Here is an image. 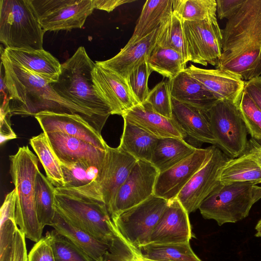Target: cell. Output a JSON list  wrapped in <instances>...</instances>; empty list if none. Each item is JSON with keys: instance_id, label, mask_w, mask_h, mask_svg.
Masks as SVG:
<instances>
[{"instance_id": "cell-1", "label": "cell", "mask_w": 261, "mask_h": 261, "mask_svg": "<svg viewBox=\"0 0 261 261\" xmlns=\"http://www.w3.org/2000/svg\"><path fill=\"white\" fill-rule=\"evenodd\" d=\"M1 58L12 116H34L43 111L75 114L101 134L108 118L96 115L62 97L50 83L10 60L2 50Z\"/></svg>"}, {"instance_id": "cell-2", "label": "cell", "mask_w": 261, "mask_h": 261, "mask_svg": "<svg viewBox=\"0 0 261 261\" xmlns=\"http://www.w3.org/2000/svg\"><path fill=\"white\" fill-rule=\"evenodd\" d=\"M222 52L216 69L245 81L261 75V0H245L222 30Z\"/></svg>"}, {"instance_id": "cell-3", "label": "cell", "mask_w": 261, "mask_h": 261, "mask_svg": "<svg viewBox=\"0 0 261 261\" xmlns=\"http://www.w3.org/2000/svg\"><path fill=\"white\" fill-rule=\"evenodd\" d=\"M56 211L67 222L109 247L107 261H136L138 249L118 231L104 202L55 187Z\"/></svg>"}, {"instance_id": "cell-4", "label": "cell", "mask_w": 261, "mask_h": 261, "mask_svg": "<svg viewBox=\"0 0 261 261\" xmlns=\"http://www.w3.org/2000/svg\"><path fill=\"white\" fill-rule=\"evenodd\" d=\"M83 46L61 64L57 82L50 83L62 97L98 116L108 118L112 115L109 106L95 91L92 72L95 66Z\"/></svg>"}, {"instance_id": "cell-5", "label": "cell", "mask_w": 261, "mask_h": 261, "mask_svg": "<svg viewBox=\"0 0 261 261\" xmlns=\"http://www.w3.org/2000/svg\"><path fill=\"white\" fill-rule=\"evenodd\" d=\"M28 146L19 147L9 156L10 173L16 194L15 222L25 238L37 242L42 238L41 227L36 214L35 178L39 170L38 159Z\"/></svg>"}, {"instance_id": "cell-6", "label": "cell", "mask_w": 261, "mask_h": 261, "mask_svg": "<svg viewBox=\"0 0 261 261\" xmlns=\"http://www.w3.org/2000/svg\"><path fill=\"white\" fill-rule=\"evenodd\" d=\"M45 30L31 0L0 1V41L6 48H43Z\"/></svg>"}, {"instance_id": "cell-7", "label": "cell", "mask_w": 261, "mask_h": 261, "mask_svg": "<svg viewBox=\"0 0 261 261\" xmlns=\"http://www.w3.org/2000/svg\"><path fill=\"white\" fill-rule=\"evenodd\" d=\"M261 199V187L251 183H221L202 202L200 212L218 225L236 223L246 218L253 205Z\"/></svg>"}, {"instance_id": "cell-8", "label": "cell", "mask_w": 261, "mask_h": 261, "mask_svg": "<svg viewBox=\"0 0 261 261\" xmlns=\"http://www.w3.org/2000/svg\"><path fill=\"white\" fill-rule=\"evenodd\" d=\"M137 162L119 147L109 146L103 167L96 179L80 188H59L64 192L102 201L108 210Z\"/></svg>"}, {"instance_id": "cell-9", "label": "cell", "mask_w": 261, "mask_h": 261, "mask_svg": "<svg viewBox=\"0 0 261 261\" xmlns=\"http://www.w3.org/2000/svg\"><path fill=\"white\" fill-rule=\"evenodd\" d=\"M205 111L216 140V146L231 158L245 153L248 133L238 106L220 99Z\"/></svg>"}, {"instance_id": "cell-10", "label": "cell", "mask_w": 261, "mask_h": 261, "mask_svg": "<svg viewBox=\"0 0 261 261\" xmlns=\"http://www.w3.org/2000/svg\"><path fill=\"white\" fill-rule=\"evenodd\" d=\"M169 201L154 195L112 219L119 233L137 248L150 242L152 232Z\"/></svg>"}, {"instance_id": "cell-11", "label": "cell", "mask_w": 261, "mask_h": 261, "mask_svg": "<svg viewBox=\"0 0 261 261\" xmlns=\"http://www.w3.org/2000/svg\"><path fill=\"white\" fill-rule=\"evenodd\" d=\"M31 1L45 32L81 29L94 9L92 0Z\"/></svg>"}, {"instance_id": "cell-12", "label": "cell", "mask_w": 261, "mask_h": 261, "mask_svg": "<svg viewBox=\"0 0 261 261\" xmlns=\"http://www.w3.org/2000/svg\"><path fill=\"white\" fill-rule=\"evenodd\" d=\"M190 62L207 66L217 65L222 52L223 36L216 16L182 22Z\"/></svg>"}, {"instance_id": "cell-13", "label": "cell", "mask_w": 261, "mask_h": 261, "mask_svg": "<svg viewBox=\"0 0 261 261\" xmlns=\"http://www.w3.org/2000/svg\"><path fill=\"white\" fill-rule=\"evenodd\" d=\"M228 160L227 155L218 147L211 146V152L205 163L176 197L189 214L198 209L202 202L220 184V173Z\"/></svg>"}, {"instance_id": "cell-14", "label": "cell", "mask_w": 261, "mask_h": 261, "mask_svg": "<svg viewBox=\"0 0 261 261\" xmlns=\"http://www.w3.org/2000/svg\"><path fill=\"white\" fill-rule=\"evenodd\" d=\"M159 173L150 162L137 161L108 210L111 219L153 195Z\"/></svg>"}, {"instance_id": "cell-15", "label": "cell", "mask_w": 261, "mask_h": 261, "mask_svg": "<svg viewBox=\"0 0 261 261\" xmlns=\"http://www.w3.org/2000/svg\"><path fill=\"white\" fill-rule=\"evenodd\" d=\"M92 76L95 91L109 106L112 115L122 116L139 104L128 81L111 70L96 64Z\"/></svg>"}, {"instance_id": "cell-16", "label": "cell", "mask_w": 261, "mask_h": 261, "mask_svg": "<svg viewBox=\"0 0 261 261\" xmlns=\"http://www.w3.org/2000/svg\"><path fill=\"white\" fill-rule=\"evenodd\" d=\"M211 146L198 148L191 155L168 169L160 172L156 178L154 195L171 200L176 198L193 175L203 165Z\"/></svg>"}, {"instance_id": "cell-17", "label": "cell", "mask_w": 261, "mask_h": 261, "mask_svg": "<svg viewBox=\"0 0 261 261\" xmlns=\"http://www.w3.org/2000/svg\"><path fill=\"white\" fill-rule=\"evenodd\" d=\"M34 117L45 133H63L84 140L100 149H108L109 146L101 135L77 114L43 111Z\"/></svg>"}, {"instance_id": "cell-18", "label": "cell", "mask_w": 261, "mask_h": 261, "mask_svg": "<svg viewBox=\"0 0 261 261\" xmlns=\"http://www.w3.org/2000/svg\"><path fill=\"white\" fill-rule=\"evenodd\" d=\"M185 71L200 82L218 100H226L239 105L245 84L240 76L219 69H203L192 64Z\"/></svg>"}, {"instance_id": "cell-19", "label": "cell", "mask_w": 261, "mask_h": 261, "mask_svg": "<svg viewBox=\"0 0 261 261\" xmlns=\"http://www.w3.org/2000/svg\"><path fill=\"white\" fill-rule=\"evenodd\" d=\"M192 237L189 213L176 198L169 200L152 232L150 242L185 243Z\"/></svg>"}, {"instance_id": "cell-20", "label": "cell", "mask_w": 261, "mask_h": 261, "mask_svg": "<svg viewBox=\"0 0 261 261\" xmlns=\"http://www.w3.org/2000/svg\"><path fill=\"white\" fill-rule=\"evenodd\" d=\"M51 146L62 164L89 162L100 167L104 164L107 150L60 133H46Z\"/></svg>"}, {"instance_id": "cell-21", "label": "cell", "mask_w": 261, "mask_h": 261, "mask_svg": "<svg viewBox=\"0 0 261 261\" xmlns=\"http://www.w3.org/2000/svg\"><path fill=\"white\" fill-rule=\"evenodd\" d=\"M172 119L185 137L216 145L206 111L172 98Z\"/></svg>"}, {"instance_id": "cell-22", "label": "cell", "mask_w": 261, "mask_h": 261, "mask_svg": "<svg viewBox=\"0 0 261 261\" xmlns=\"http://www.w3.org/2000/svg\"><path fill=\"white\" fill-rule=\"evenodd\" d=\"M123 120L137 126L156 138H178L185 136L173 119L154 111L147 103L138 104L124 114Z\"/></svg>"}, {"instance_id": "cell-23", "label": "cell", "mask_w": 261, "mask_h": 261, "mask_svg": "<svg viewBox=\"0 0 261 261\" xmlns=\"http://www.w3.org/2000/svg\"><path fill=\"white\" fill-rule=\"evenodd\" d=\"M159 29L137 42L126 44L111 59L96 61L95 63L111 70L127 81L130 73L147 59L154 47Z\"/></svg>"}, {"instance_id": "cell-24", "label": "cell", "mask_w": 261, "mask_h": 261, "mask_svg": "<svg viewBox=\"0 0 261 261\" xmlns=\"http://www.w3.org/2000/svg\"><path fill=\"white\" fill-rule=\"evenodd\" d=\"M1 50L10 60L49 83L58 81L61 72L62 64L44 49L28 50L5 48Z\"/></svg>"}, {"instance_id": "cell-25", "label": "cell", "mask_w": 261, "mask_h": 261, "mask_svg": "<svg viewBox=\"0 0 261 261\" xmlns=\"http://www.w3.org/2000/svg\"><path fill=\"white\" fill-rule=\"evenodd\" d=\"M168 81L172 98L180 102L206 111L218 100L200 82L185 71Z\"/></svg>"}, {"instance_id": "cell-26", "label": "cell", "mask_w": 261, "mask_h": 261, "mask_svg": "<svg viewBox=\"0 0 261 261\" xmlns=\"http://www.w3.org/2000/svg\"><path fill=\"white\" fill-rule=\"evenodd\" d=\"M50 226L71 241L96 261H107L108 246L71 225L56 211Z\"/></svg>"}, {"instance_id": "cell-27", "label": "cell", "mask_w": 261, "mask_h": 261, "mask_svg": "<svg viewBox=\"0 0 261 261\" xmlns=\"http://www.w3.org/2000/svg\"><path fill=\"white\" fill-rule=\"evenodd\" d=\"M172 12L173 0L146 1L133 34L126 44L137 42L159 29Z\"/></svg>"}, {"instance_id": "cell-28", "label": "cell", "mask_w": 261, "mask_h": 261, "mask_svg": "<svg viewBox=\"0 0 261 261\" xmlns=\"http://www.w3.org/2000/svg\"><path fill=\"white\" fill-rule=\"evenodd\" d=\"M196 149L197 148L188 143L184 139H158L150 163L160 172H162L191 155Z\"/></svg>"}, {"instance_id": "cell-29", "label": "cell", "mask_w": 261, "mask_h": 261, "mask_svg": "<svg viewBox=\"0 0 261 261\" xmlns=\"http://www.w3.org/2000/svg\"><path fill=\"white\" fill-rule=\"evenodd\" d=\"M220 181L222 185L247 182L261 183V168L247 152L236 158L228 159L222 168Z\"/></svg>"}, {"instance_id": "cell-30", "label": "cell", "mask_w": 261, "mask_h": 261, "mask_svg": "<svg viewBox=\"0 0 261 261\" xmlns=\"http://www.w3.org/2000/svg\"><path fill=\"white\" fill-rule=\"evenodd\" d=\"M123 120V130L118 147L137 161L150 162L158 138L126 120Z\"/></svg>"}, {"instance_id": "cell-31", "label": "cell", "mask_w": 261, "mask_h": 261, "mask_svg": "<svg viewBox=\"0 0 261 261\" xmlns=\"http://www.w3.org/2000/svg\"><path fill=\"white\" fill-rule=\"evenodd\" d=\"M138 249L143 257L155 261H202L193 251L190 242H150Z\"/></svg>"}, {"instance_id": "cell-32", "label": "cell", "mask_w": 261, "mask_h": 261, "mask_svg": "<svg viewBox=\"0 0 261 261\" xmlns=\"http://www.w3.org/2000/svg\"><path fill=\"white\" fill-rule=\"evenodd\" d=\"M30 144L36 153L46 173V177L55 187H62L64 182L61 163L53 149L45 133L32 137Z\"/></svg>"}, {"instance_id": "cell-33", "label": "cell", "mask_w": 261, "mask_h": 261, "mask_svg": "<svg viewBox=\"0 0 261 261\" xmlns=\"http://www.w3.org/2000/svg\"><path fill=\"white\" fill-rule=\"evenodd\" d=\"M152 71H155L168 80H172L185 71L187 63L176 50L155 45L147 58Z\"/></svg>"}, {"instance_id": "cell-34", "label": "cell", "mask_w": 261, "mask_h": 261, "mask_svg": "<svg viewBox=\"0 0 261 261\" xmlns=\"http://www.w3.org/2000/svg\"><path fill=\"white\" fill-rule=\"evenodd\" d=\"M35 201L38 221L43 229L50 226L56 213L55 187L40 171L35 178Z\"/></svg>"}, {"instance_id": "cell-35", "label": "cell", "mask_w": 261, "mask_h": 261, "mask_svg": "<svg viewBox=\"0 0 261 261\" xmlns=\"http://www.w3.org/2000/svg\"><path fill=\"white\" fill-rule=\"evenodd\" d=\"M156 44L176 50L181 55L186 63L190 62L184 34L182 22L173 12L160 25Z\"/></svg>"}, {"instance_id": "cell-36", "label": "cell", "mask_w": 261, "mask_h": 261, "mask_svg": "<svg viewBox=\"0 0 261 261\" xmlns=\"http://www.w3.org/2000/svg\"><path fill=\"white\" fill-rule=\"evenodd\" d=\"M216 12L215 0H173V13L182 22L216 16Z\"/></svg>"}, {"instance_id": "cell-37", "label": "cell", "mask_w": 261, "mask_h": 261, "mask_svg": "<svg viewBox=\"0 0 261 261\" xmlns=\"http://www.w3.org/2000/svg\"><path fill=\"white\" fill-rule=\"evenodd\" d=\"M102 167L86 162L61 164L64 182L61 188H77L86 186L97 179Z\"/></svg>"}, {"instance_id": "cell-38", "label": "cell", "mask_w": 261, "mask_h": 261, "mask_svg": "<svg viewBox=\"0 0 261 261\" xmlns=\"http://www.w3.org/2000/svg\"><path fill=\"white\" fill-rule=\"evenodd\" d=\"M50 232L56 261H96L55 229Z\"/></svg>"}, {"instance_id": "cell-39", "label": "cell", "mask_w": 261, "mask_h": 261, "mask_svg": "<svg viewBox=\"0 0 261 261\" xmlns=\"http://www.w3.org/2000/svg\"><path fill=\"white\" fill-rule=\"evenodd\" d=\"M238 107L251 138L261 140V110L244 90Z\"/></svg>"}, {"instance_id": "cell-40", "label": "cell", "mask_w": 261, "mask_h": 261, "mask_svg": "<svg viewBox=\"0 0 261 261\" xmlns=\"http://www.w3.org/2000/svg\"><path fill=\"white\" fill-rule=\"evenodd\" d=\"M144 103L162 116L172 119V97L169 81H162L152 89Z\"/></svg>"}, {"instance_id": "cell-41", "label": "cell", "mask_w": 261, "mask_h": 261, "mask_svg": "<svg viewBox=\"0 0 261 261\" xmlns=\"http://www.w3.org/2000/svg\"><path fill=\"white\" fill-rule=\"evenodd\" d=\"M152 72L146 59L134 69L127 79L132 91L139 104L145 102L149 93L148 81Z\"/></svg>"}, {"instance_id": "cell-42", "label": "cell", "mask_w": 261, "mask_h": 261, "mask_svg": "<svg viewBox=\"0 0 261 261\" xmlns=\"http://www.w3.org/2000/svg\"><path fill=\"white\" fill-rule=\"evenodd\" d=\"M27 261H56L50 232L36 242L28 254Z\"/></svg>"}, {"instance_id": "cell-43", "label": "cell", "mask_w": 261, "mask_h": 261, "mask_svg": "<svg viewBox=\"0 0 261 261\" xmlns=\"http://www.w3.org/2000/svg\"><path fill=\"white\" fill-rule=\"evenodd\" d=\"M24 233L17 229L8 255L0 261H27L28 254Z\"/></svg>"}, {"instance_id": "cell-44", "label": "cell", "mask_w": 261, "mask_h": 261, "mask_svg": "<svg viewBox=\"0 0 261 261\" xmlns=\"http://www.w3.org/2000/svg\"><path fill=\"white\" fill-rule=\"evenodd\" d=\"M245 0H216L217 12L220 19H229L239 10Z\"/></svg>"}, {"instance_id": "cell-45", "label": "cell", "mask_w": 261, "mask_h": 261, "mask_svg": "<svg viewBox=\"0 0 261 261\" xmlns=\"http://www.w3.org/2000/svg\"><path fill=\"white\" fill-rule=\"evenodd\" d=\"M244 90L261 110V76L245 81Z\"/></svg>"}, {"instance_id": "cell-46", "label": "cell", "mask_w": 261, "mask_h": 261, "mask_svg": "<svg viewBox=\"0 0 261 261\" xmlns=\"http://www.w3.org/2000/svg\"><path fill=\"white\" fill-rule=\"evenodd\" d=\"M94 9L110 12L117 7L124 4L132 3L134 0H92Z\"/></svg>"}, {"instance_id": "cell-47", "label": "cell", "mask_w": 261, "mask_h": 261, "mask_svg": "<svg viewBox=\"0 0 261 261\" xmlns=\"http://www.w3.org/2000/svg\"><path fill=\"white\" fill-rule=\"evenodd\" d=\"M245 152L250 153L261 168V140L251 138Z\"/></svg>"}, {"instance_id": "cell-48", "label": "cell", "mask_w": 261, "mask_h": 261, "mask_svg": "<svg viewBox=\"0 0 261 261\" xmlns=\"http://www.w3.org/2000/svg\"><path fill=\"white\" fill-rule=\"evenodd\" d=\"M255 230L256 231L255 236L256 237H261V218L257 223Z\"/></svg>"}, {"instance_id": "cell-49", "label": "cell", "mask_w": 261, "mask_h": 261, "mask_svg": "<svg viewBox=\"0 0 261 261\" xmlns=\"http://www.w3.org/2000/svg\"><path fill=\"white\" fill-rule=\"evenodd\" d=\"M137 261H155V260H150V259H146V258H144V257H143L142 256H141V257H140V258H139Z\"/></svg>"}]
</instances>
